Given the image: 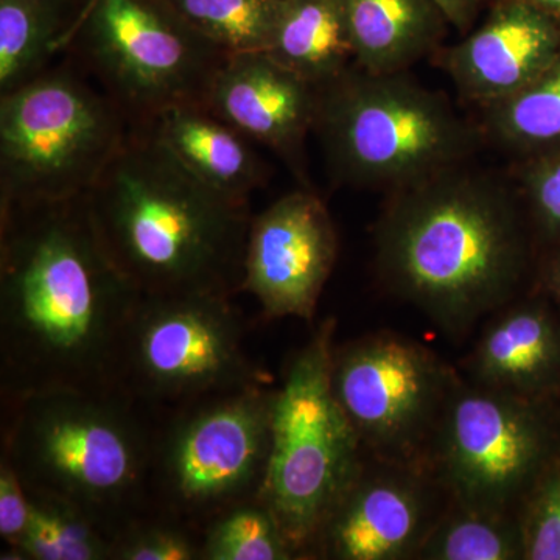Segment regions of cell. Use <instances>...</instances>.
<instances>
[{
	"instance_id": "1",
	"label": "cell",
	"mask_w": 560,
	"mask_h": 560,
	"mask_svg": "<svg viewBox=\"0 0 560 560\" xmlns=\"http://www.w3.org/2000/svg\"><path fill=\"white\" fill-rule=\"evenodd\" d=\"M140 298L103 243L86 195L0 208L3 397L120 388Z\"/></svg>"
},
{
	"instance_id": "2",
	"label": "cell",
	"mask_w": 560,
	"mask_h": 560,
	"mask_svg": "<svg viewBox=\"0 0 560 560\" xmlns=\"http://www.w3.org/2000/svg\"><path fill=\"white\" fill-rule=\"evenodd\" d=\"M529 260L521 198L469 162L393 191L375 224L386 289L455 338L517 300Z\"/></svg>"
},
{
	"instance_id": "3",
	"label": "cell",
	"mask_w": 560,
	"mask_h": 560,
	"mask_svg": "<svg viewBox=\"0 0 560 560\" xmlns=\"http://www.w3.org/2000/svg\"><path fill=\"white\" fill-rule=\"evenodd\" d=\"M86 200L110 257L145 296L242 293L249 206L201 183L151 125H131Z\"/></svg>"
},
{
	"instance_id": "4",
	"label": "cell",
	"mask_w": 560,
	"mask_h": 560,
	"mask_svg": "<svg viewBox=\"0 0 560 560\" xmlns=\"http://www.w3.org/2000/svg\"><path fill=\"white\" fill-rule=\"evenodd\" d=\"M2 458L27 488L73 501L114 530L143 514L156 429L121 388H54L7 397Z\"/></svg>"
},
{
	"instance_id": "5",
	"label": "cell",
	"mask_w": 560,
	"mask_h": 560,
	"mask_svg": "<svg viewBox=\"0 0 560 560\" xmlns=\"http://www.w3.org/2000/svg\"><path fill=\"white\" fill-rule=\"evenodd\" d=\"M313 132L338 183L388 195L466 164L482 140L440 92L357 65L318 88Z\"/></svg>"
},
{
	"instance_id": "6",
	"label": "cell",
	"mask_w": 560,
	"mask_h": 560,
	"mask_svg": "<svg viewBox=\"0 0 560 560\" xmlns=\"http://www.w3.org/2000/svg\"><path fill=\"white\" fill-rule=\"evenodd\" d=\"M337 320L294 352L272 400L271 448L259 500L298 559H315L320 530L363 464L360 438L330 383Z\"/></svg>"
},
{
	"instance_id": "7",
	"label": "cell",
	"mask_w": 560,
	"mask_h": 560,
	"mask_svg": "<svg viewBox=\"0 0 560 560\" xmlns=\"http://www.w3.org/2000/svg\"><path fill=\"white\" fill-rule=\"evenodd\" d=\"M75 58L0 94V208L83 197L131 121Z\"/></svg>"
},
{
	"instance_id": "8",
	"label": "cell",
	"mask_w": 560,
	"mask_h": 560,
	"mask_svg": "<svg viewBox=\"0 0 560 560\" xmlns=\"http://www.w3.org/2000/svg\"><path fill=\"white\" fill-rule=\"evenodd\" d=\"M61 54L83 66L131 125L178 105H206L230 55L168 0H77Z\"/></svg>"
},
{
	"instance_id": "9",
	"label": "cell",
	"mask_w": 560,
	"mask_h": 560,
	"mask_svg": "<svg viewBox=\"0 0 560 560\" xmlns=\"http://www.w3.org/2000/svg\"><path fill=\"white\" fill-rule=\"evenodd\" d=\"M275 389L265 382L175 408L154 442L150 499L198 530L259 499L271 448Z\"/></svg>"
},
{
	"instance_id": "10",
	"label": "cell",
	"mask_w": 560,
	"mask_h": 560,
	"mask_svg": "<svg viewBox=\"0 0 560 560\" xmlns=\"http://www.w3.org/2000/svg\"><path fill=\"white\" fill-rule=\"evenodd\" d=\"M550 405L460 378L430 458L451 499L521 514L534 482L560 453V418Z\"/></svg>"
},
{
	"instance_id": "11",
	"label": "cell",
	"mask_w": 560,
	"mask_h": 560,
	"mask_svg": "<svg viewBox=\"0 0 560 560\" xmlns=\"http://www.w3.org/2000/svg\"><path fill=\"white\" fill-rule=\"evenodd\" d=\"M231 300L142 294L121 348L120 388L143 405L179 408L265 382L246 355L242 319Z\"/></svg>"
},
{
	"instance_id": "12",
	"label": "cell",
	"mask_w": 560,
	"mask_h": 560,
	"mask_svg": "<svg viewBox=\"0 0 560 560\" xmlns=\"http://www.w3.org/2000/svg\"><path fill=\"white\" fill-rule=\"evenodd\" d=\"M460 375L438 353L394 331L335 346V399L368 455L430 466L431 451Z\"/></svg>"
},
{
	"instance_id": "13",
	"label": "cell",
	"mask_w": 560,
	"mask_h": 560,
	"mask_svg": "<svg viewBox=\"0 0 560 560\" xmlns=\"http://www.w3.org/2000/svg\"><path fill=\"white\" fill-rule=\"evenodd\" d=\"M427 466L364 456L316 544L315 559L410 560L451 504Z\"/></svg>"
},
{
	"instance_id": "14",
	"label": "cell",
	"mask_w": 560,
	"mask_h": 560,
	"mask_svg": "<svg viewBox=\"0 0 560 560\" xmlns=\"http://www.w3.org/2000/svg\"><path fill=\"white\" fill-rule=\"evenodd\" d=\"M337 256L327 206L312 187L290 191L250 220L242 293L267 318L313 320Z\"/></svg>"
},
{
	"instance_id": "15",
	"label": "cell",
	"mask_w": 560,
	"mask_h": 560,
	"mask_svg": "<svg viewBox=\"0 0 560 560\" xmlns=\"http://www.w3.org/2000/svg\"><path fill=\"white\" fill-rule=\"evenodd\" d=\"M206 108L270 149L302 187H312L305 143L315 128L318 88L267 51L230 55L213 79Z\"/></svg>"
},
{
	"instance_id": "16",
	"label": "cell",
	"mask_w": 560,
	"mask_h": 560,
	"mask_svg": "<svg viewBox=\"0 0 560 560\" xmlns=\"http://www.w3.org/2000/svg\"><path fill=\"white\" fill-rule=\"evenodd\" d=\"M559 51L550 14L525 0H503L477 31L442 51L441 66L466 101L485 108L528 86Z\"/></svg>"
},
{
	"instance_id": "17",
	"label": "cell",
	"mask_w": 560,
	"mask_h": 560,
	"mask_svg": "<svg viewBox=\"0 0 560 560\" xmlns=\"http://www.w3.org/2000/svg\"><path fill=\"white\" fill-rule=\"evenodd\" d=\"M469 381L551 404L560 394V320L539 298L493 313L467 361Z\"/></svg>"
},
{
	"instance_id": "18",
	"label": "cell",
	"mask_w": 560,
	"mask_h": 560,
	"mask_svg": "<svg viewBox=\"0 0 560 560\" xmlns=\"http://www.w3.org/2000/svg\"><path fill=\"white\" fill-rule=\"evenodd\" d=\"M149 125L201 183L228 200L249 206L250 195L267 183V165L253 142L206 105L172 106Z\"/></svg>"
},
{
	"instance_id": "19",
	"label": "cell",
	"mask_w": 560,
	"mask_h": 560,
	"mask_svg": "<svg viewBox=\"0 0 560 560\" xmlns=\"http://www.w3.org/2000/svg\"><path fill=\"white\" fill-rule=\"evenodd\" d=\"M355 65L374 73L407 72L438 49L451 22L433 0H340Z\"/></svg>"
},
{
	"instance_id": "20",
	"label": "cell",
	"mask_w": 560,
	"mask_h": 560,
	"mask_svg": "<svg viewBox=\"0 0 560 560\" xmlns=\"http://www.w3.org/2000/svg\"><path fill=\"white\" fill-rule=\"evenodd\" d=\"M265 51L316 88L355 65L340 0H282Z\"/></svg>"
},
{
	"instance_id": "21",
	"label": "cell",
	"mask_w": 560,
	"mask_h": 560,
	"mask_svg": "<svg viewBox=\"0 0 560 560\" xmlns=\"http://www.w3.org/2000/svg\"><path fill=\"white\" fill-rule=\"evenodd\" d=\"M77 0H0V94L50 68Z\"/></svg>"
},
{
	"instance_id": "22",
	"label": "cell",
	"mask_w": 560,
	"mask_h": 560,
	"mask_svg": "<svg viewBox=\"0 0 560 560\" xmlns=\"http://www.w3.org/2000/svg\"><path fill=\"white\" fill-rule=\"evenodd\" d=\"M27 490L32 503L27 533L20 547L2 559L113 560L116 530L73 501Z\"/></svg>"
},
{
	"instance_id": "23",
	"label": "cell",
	"mask_w": 560,
	"mask_h": 560,
	"mask_svg": "<svg viewBox=\"0 0 560 560\" xmlns=\"http://www.w3.org/2000/svg\"><path fill=\"white\" fill-rule=\"evenodd\" d=\"M481 109L482 139L501 150L530 158L560 150V51L528 86Z\"/></svg>"
},
{
	"instance_id": "24",
	"label": "cell",
	"mask_w": 560,
	"mask_h": 560,
	"mask_svg": "<svg viewBox=\"0 0 560 560\" xmlns=\"http://www.w3.org/2000/svg\"><path fill=\"white\" fill-rule=\"evenodd\" d=\"M419 560H525L521 514L451 501L420 548Z\"/></svg>"
},
{
	"instance_id": "25",
	"label": "cell",
	"mask_w": 560,
	"mask_h": 560,
	"mask_svg": "<svg viewBox=\"0 0 560 560\" xmlns=\"http://www.w3.org/2000/svg\"><path fill=\"white\" fill-rule=\"evenodd\" d=\"M194 31L228 55L265 51L282 0H168Z\"/></svg>"
},
{
	"instance_id": "26",
	"label": "cell",
	"mask_w": 560,
	"mask_h": 560,
	"mask_svg": "<svg viewBox=\"0 0 560 560\" xmlns=\"http://www.w3.org/2000/svg\"><path fill=\"white\" fill-rule=\"evenodd\" d=\"M202 560H293L280 523L259 499L221 512L201 529Z\"/></svg>"
},
{
	"instance_id": "27",
	"label": "cell",
	"mask_w": 560,
	"mask_h": 560,
	"mask_svg": "<svg viewBox=\"0 0 560 560\" xmlns=\"http://www.w3.org/2000/svg\"><path fill=\"white\" fill-rule=\"evenodd\" d=\"M201 530L162 514L125 523L114 540L113 560H200Z\"/></svg>"
},
{
	"instance_id": "28",
	"label": "cell",
	"mask_w": 560,
	"mask_h": 560,
	"mask_svg": "<svg viewBox=\"0 0 560 560\" xmlns=\"http://www.w3.org/2000/svg\"><path fill=\"white\" fill-rule=\"evenodd\" d=\"M521 522L525 560H560V453L523 501Z\"/></svg>"
},
{
	"instance_id": "29",
	"label": "cell",
	"mask_w": 560,
	"mask_h": 560,
	"mask_svg": "<svg viewBox=\"0 0 560 560\" xmlns=\"http://www.w3.org/2000/svg\"><path fill=\"white\" fill-rule=\"evenodd\" d=\"M522 183L534 221L545 234L560 238V150L530 158Z\"/></svg>"
},
{
	"instance_id": "30",
	"label": "cell",
	"mask_w": 560,
	"mask_h": 560,
	"mask_svg": "<svg viewBox=\"0 0 560 560\" xmlns=\"http://www.w3.org/2000/svg\"><path fill=\"white\" fill-rule=\"evenodd\" d=\"M32 517L28 490L14 467L0 459V537L7 550L2 558L20 547Z\"/></svg>"
},
{
	"instance_id": "31",
	"label": "cell",
	"mask_w": 560,
	"mask_h": 560,
	"mask_svg": "<svg viewBox=\"0 0 560 560\" xmlns=\"http://www.w3.org/2000/svg\"><path fill=\"white\" fill-rule=\"evenodd\" d=\"M433 2L451 22L452 27L458 28L460 33H469L480 13L482 0H433Z\"/></svg>"
},
{
	"instance_id": "32",
	"label": "cell",
	"mask_w": 560,
	"mask_h": 560,
	"mask_svg": "<svg viewBox=\"0 0 560 560\" xmlns=\"http://www.w3.org/2000/svg\"><path fill=\"white\" fill-rule=\"evenodd\" d=\"M544 282L552 296L560 301V254L551 260L550 267L545 271Z\"/></svg>"
},
{
	"instance_id": "33",
	"label": "cell",
	"mask_w": 560,
	"mask_h": 560,
	"mask_svg": "<svg viewBox=\"0 0 560 560\" xmlns=\"http://www.w3.org/2000/svg\"><path fill=\"white\" fill-rule=\"evenodd\" d=\"M525 2L537 7V9L550 14V16L551 14H559L560 16V0H525Z\"/></svg>"
},
{
	"instance_id": "34",
	"label": "cell",
	"mask_w": 560,
	"mask_h": 560,
	"mask_svg": "<svg viewBox=\"0 0 560 560\" xmlns=\"http://www.w3.org/2000/svg\"><path fill=\"white\" fill-rule=\"evenodd\" d=\"M559 418H560V415H559Z\"/></svg>"
}]
</instances>
